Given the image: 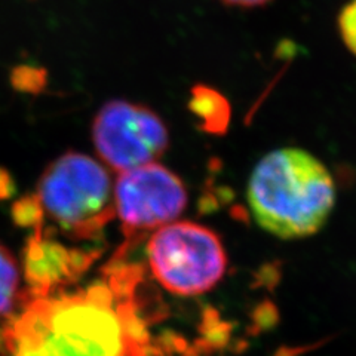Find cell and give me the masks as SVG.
Returning a JSON list of instances; mask_svg holds the SVG:
<instances>
[{
  "label": "cell",
  "mask_w": 356,
  "mask_h": 356,
  "mask_svg": "<svg viewBox=\"0 0 356 356\" xmlns=\"http://www.w3.org/2000/svg\"><path fill=\"white\" fill-rule=\"evenodd\" d=\"M125 245L103 277L73 291L29 297L0 334L8 356H150L140 314V264Z\"/></svg>",
  "instance_id": "obj_1"
},
{
  "label": "cell",
  "mask_w": 356,
  "mask_h": 356,
  "mask_svg": "<svg viewBox=\"0 0 356 356\" xmlns=\"http://www.w3.org/2000/svg\"><path fill=\"white\" fill-rule=\"evenodd\" d=\"M248 204L257 225L276 238H307L327 222L336 186L327 166L312 153L277 149L252 170Z\"/></svg>",
  "instance_id": "obj_2"
},
{
  "label": "cell",
  "mask_w": 356,
  "mask_h": 356,
  "mask_svg": "<svg viewBox=\"0 0 356 356\" xmlns=\"http://www.w3.org/2000/svg\"><path fill=\"white\" fill-rule=\"evenodd\" d=\"M36 196L44 216L74 241L98 239L116 217L110 174L83 153L55 159L40 175Z\"/></svg>",
  "instance_id": "obj_3"
},
{
  "label": "cell",
  "mask_w": 356,
  "mask_h": 356,
  "mask_svg": "<svg viewBox=\"0 0 356 356\" xmlns=\"http://www.w3.org/2000/svg\"><path fill=\"white\" fill-rule=\"evenodd\" d=\"M147 261L158 284L181 297L213 289L227 269L217 233L193 221H172L156 229L147 242Z\"/></svg>",
  "instance_id": "obj_4"
},
{
  "label": "cell",
  "mask_w": 356,
  "mask_h": 356,
  "mask_svg": "<svg viewBox=\"0 0 356 356\" xmlns=\"http://www.w3.org/2000/svg\"><path fill=\"white\" fill-rule=\"evenodd\" d=\"M92 140L102 161L124 172L161 158L168 149L170 132L152 108L111 99L94 119Z\"/></svg>",
  "instance_id": "obj_5"
},
{
  "label": "cell",
  "mask_w": 356,
  "mask_h": 356,
  "mask_svg": "<svg viewBox=\"0 0 356 356\" xmlns=\"http://www.w3.org/2000/svg\"><path fill=\"white\" fill-rule=\"evenodd\" d=\"M113 196L125 242L132 245L146 232L175 221L188 199L181 178L158 162L119 172Z\"/></svg>",
  "instance_id": "obj_6"
},
{
  "label": "cell",
  "mask_w": 356,
  "mask_h": 356,
  "mask_svg": "<svg viewBox=\"0 0 356 356\" xmlns=\"http://www.w3.org/2000/svg\"><path fill=\"white\" fill-rule=\"evenodd\" d=\"M97 257L98 252L94 250L65 247L43 226L33 229L22 254V269L29 285L26 294L39 297L65 289L79 280Z\"/></svg>",
  "instance_id": "obj_7"
},
{
  "label": "cell",
  "mask_w": 356,
  "mask_h": 356,
  "mask_svg": "<svg viewBox=\"0 0 356 356\" xmlns=\"http://www.w3.org/2000/svg\"><path fill=\"white\" fill-rule=\"evenodd\" d=\"M188 108L199 119L202 131L216 136L226 132L230 122V106L216 89L205 85L193 86Z\"/></svg>",
  "instance_id": "obj_8"
},
{
  "label": "cell",
  "mask_w": 356,
  "mask_h": 356,
  "mask_svg": "<svg viewBox=\"0 0 356 356\" xmlns=\"http://www.w3.org/2000/svg\"><path fill=\"white\" fill-rule=\"evenodd\" d=\"M26 300L19 289V267L13 254L0 245V319H13Z\"/></svg>",
  "instance_id": "obj_9"
},
{
  "label": "cell",
  "mask_w": 356,
  "mask_h": 356,
  "mask_svg": "<svg viewBox=\"0 0 356 356\" xmlns=\"http://www.w3.org/2000/svg\"><path fill=\"white\" fill-rule=\"evenodd\" d=\"M10 82L21 92L39 94L48 83V73L35 65H18L10 74Z\"/></svg>",
  "instance_id": "obj_10"
},
{
  "label": "cell",
  "mask_w": 356,
  "mask_h": 356,
  "mask_svg": "<svg viewBox=\"0 0 356 356\" xmlns=\"http://www.w3.org/2000/svg\"><path fill=\"white\" fill-rule=\"evenodd\" d=\"M13 218L18 226L29 227L31 230L43 226L44 213L36 193L17 200L13 207Z\"/></svg>",
  "instance_id": "obj_11"
},
{
  "label": "cell",
  "mask_w": 356,
  "mask_h": 356,
  "mask_svg": "<svg viewBox=\"0 0 356 356\" xmlns=\"http://www.w3.org/2000/svg\"><path fill=\"white\" fill-rule=\"evenodd\" d=\"M339 31L346 48L356 57V0L341 9L339 15Z\"/></svg>",
  "instance_id": "obj_12"
},
{
  "label": "cell",
  "mask_w": 356,
  "mask_h": 356,
  "mask_svg": "<svg viewBox=\"0 0 356 356\" xmlns=\"http://www.w3.org/2000/svg\"><path fill=\"white\" fill-rule=\"evenodd\" d=\"M15 192L14 178L5 168H0V200L13 197Z\"/></svg>",
  "instance_id": "obj_13"
},
{
  "label": "cell",
  "mask_w": 356,
  "mask_h": 356,
  "mask_svg": "<svg viewBox=\"0 0 356 356\" xmlns=\"http://www.w3.org/2000/svg\"><path fill=\"white\" fill-rule=\"evenodd\" d=\"M220 2L229 6H238V8H259L272 2V0H220Z\"/></svg>",
  "instance_id": "obj_14"
}]
</instances>
